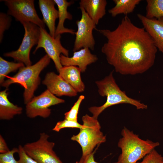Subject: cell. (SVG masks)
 <instances>
[{
	"instance_id": "15",
	"label": "cell",
	"mask_w": 163,
	"mask_h": 163,
	"mask_svg": "<svg viewBox=\"0 0 163 163\" xmlns=\"http://www.w3.org/2000/svg\"><path fill=\"white\" fill-rule=\"evenodd\" d=\"M38 4L43 16L42 20L48 27L50 35L54 37L55 21L58 18V10L55 6L56 4L54 0H39Z\"/></svg>"
},
{
	"instance_id": "13",
	"label": "cell",
	"mask_w": 163,
	"mask_h": 163,
	"mask_svg": "<svg viewBox=\"0 0 163 163\" xmlns=\"http://www.w3.org/2000/svg\"><path fill=\"white\" fill-rule=\"evenodd\" d=\"M88 48L81 49L74 52L71 57L66 56L62 54L60 56V61L62 66H78L81 72H85L87 66L96 62L98 58L95 55L92 54Z\"/></svg>"
},
{
	"instance_id": "24",
	"label": "cell",
	"mask_w": 163,
	"mask_h": 163,
	"mask_svg": "<svg viewBox=\"0 0 163 163\" xmlns=\"http://www.w3.org/2000/svg\"><path fill=\"white\" fill-rule=\"evenodd\" d=\"M82 124L79 123L77 121L64 119L57 122L53 129V131L59 132L61 129L65 128H76L79 129L82 127Z\"/></svg>"
},
{
	"instance_id": "9",
	"label": "cell",
	"mask_w": 163,
	"mask_h": 163,
	"mask_svg": "<svg viewBox=\"0 0 163 163\" xmlns=\"http://www.w3.org/2000/svg\"><path fill=\"white\" fill-rule=\"evenodd\" d=\"M65 101L64 100L59 98L47 89L40 95L34 97L26 104V114L30 118L38 116L47 118L51 113L50 107Z\"/></svg>"
},
{
	"instance_id": "19",
	"label": "cell",
	"mask_w": 163,
	"mask_h": 163,
	"mask_svg": "<svg viewBox=\"0 0 163 163\" xmlns=\"http://www.w3.org/2000/svg\"><path fill=\"white\" fill-rule=\"evenodd\" d=\"M8 90L6 88L0 92V119L9 120L14 116L22 113V107L14 104L10 102L8 98Z\"/></svg>"
},
{
	"instance_id": "21",
	"label": "cell",
	"mask_w": 163,
	"mask_h": 163,
	"mask_svg": "<svg viewBox=\"0 0 163 163\" xmlns=\"http://www.w3.org/2000/svg\"><path fill=\"white\" fill-rule=\"evenodd\" d=\"M145 16L149 19L163 17V0H147Z\"/></svg>"
},
{
	"instance_id": "4",
	"label": "cell",
	"mask_w": 163,
	"mask_h": 163,
	"mask_svg": "<svg viewBox=\"0 0 163 163\" xmlns=\"http://www.w3.org/2000/svg\"><path fill=\"white\" fill-rule=\"evenodd\" d=\"M121 135L117 144L121 150L118 158L121 163H136L160 145L158 142L142 139L126 127L122 130Z\"/></svg>"
},
{
	"instance_id": "30",
	"label": "cell",
	"mask_w": 163,
	"mask_h": 163,
	"mask_svg": "<svg viewBox=\"0 0 163 163\" xmlns=\"http://www.w3.org/2000/svg\"><path fill=\"white\" fill-rule=\"evenodd\" d=\"M10 150L3 136L0 135V153L4 154L9 152Z\"/></svg>"
},
{
	"instance_id": "16",
	"label": "cell",
	"mask_w": 163,
	"mask_h": 163,
	"mask_svg": "<svg viewBox=\"0 0 163 163\" xmlns=\"http://www.w3.org/2000/svg\"><path fill=\"white\" fill-rule=\"evenodd\" d=\"M79 4V8L85 9L96 25L106 14V0H81Z\"/></svg>"
},
{
	"instance_id": "12",
	"label": "cell",
	"mask_w": 163,
	"mask_h": 163,
	"mask_svg": "<svg viewBox=\"0 0 163 163\" xmlns=\"http://www.w3.org/2000/svg\"><path fill=\"white\" fill-rule=\"evenodd\" d=\"M42 83L56 96L75 97L77 95L78 92L68 82L54 72L47 73Z\"/></svg>"
},
{
	"instance_id": "7",
	"label": "cell",
	"mask_w": 163,
	"mask_h": 163,
	"mask_svg": "<svg viewBox=\"0 0 163 163\" xmlns=\"http://www.w3.org/2000/svg\"><path fill=\"white\" fill-rule=\"evenodd\" d=\"M49 137L45 132L40 133L37 141L23 146L25 151L38 163H63L54 151L55 143L48 140Z\"/></svg>"
},
{
	"instance_id": "3",
	"label": "cell",
	"mask_w": 163,
	"mask_h": 163,
	"mask_svg": "<svg viewBox=\"0 0 163 163\" xmlns=\"http://www.w3.org/2000/svg\"><path fill=\"white\" fill-rule=\"evenodd\" d=\"M50 60L49 56L45 55L35 64L21 68L16 75L4 81L1 86L8 88L12 84L21 85L24 88L23 97L26 104L34 97V93L40 83V74L49 65Z\"/></svg>"
},
{
	"instance_id": "17",
	"label": "cell",
	"mask_w": 163,
	"mask_h": 163,
	"mask_svg": "<svg viewBox=\"0 0 163 163\" xmlns=\"http://www.w3.org/2000/svg\"><path fill=\"white\" fill-rule=\"evenodd\" d=\"M59 75L68 82L77 92L85 89V85L82 80L80 69L73 66H64L59 71Z\"/></svg>"
},
{
	"instance_id": "29",
	"label": "cell",
	"mask_w": 163,
	"mask_h": 163,
	"mask_svg": "<svg viewBox=\"0 0 163 163\" xmlns=\"http://www.w3.org/2000/svg\"><path fill=\"white\" fill-rule=\"evenodd\" d=\"M94 152L93 151L90 154L85 157H82L83 159V163H99L95 161L94 158ZM121 163L120 160L118 159V161L113 163Z\"/></svg>"
},
{
	"instance_id": "31",
	"label": "cell",
	"mask_w": 163,
	"mask_h": 163,
	"mask_svg": "<svg viewBox=\"0 0 163 163\" xmlns=\"http://www.w3.org/2000/svg\"><path fill=\"white\" fill-rule=\"evenodd\" d=\"M75 163H83V162L82 160H80L79 161H77Z\"/></svg>"
},
{
	"instance_id": "8",
	"label": "cell",
	"mask_w": 163,
	"mask_h": 163,
	"mask_svg": "<svg viewBox=\"0 0 163 163\" xmlns=\"http://www.w3.org/2000/svg\"><path fill=\"white\" fill-rule=\"evenodd\" d=\"M34 0H3L8 8L7 14L13 17L21 23L30 22L40 28H45V24L38 16L34 7Z\"/></svg>"
},
{
	"instance_id": "23",
	"label": "cell",
	"mask_w": 163,
	"mask_h": 163,
	"mask_svg": "<svg viewBox=\"0 0 163 163\" xmlns=\"http://www.w3.org/2000/svg\"><path fill=\"white\" fill-rule=\"evenodd\" d=\"M83 95H80L71 109L64 114V119L77 121L78 114L81 104L85 99Z\"/></svg>"
},
{
	"instance_id": "25",
	"label": "cell",
	"mask_w": 163,
	"mask_h": 163,
	"mask_svg": "<svg viewBox=\"0 0 163 163\" xmlns=\"http://www.w3.org/2000/svg\"><path fill=\"white\" fill-rule=\"evenodd\" d=\"M136 163H163V157L155 149L145 156L142 161Z\"/></svg>"
},
{
	"instance_id": "22",
	"label": "cell",
	"mask_w": 163,
	"mask_h": 163,
	"mask_svg": "<svg viewBox=\"0 0 163 163\" xmlns=\"http://www.w3.org/2000/svg\"><path fill=\"white\" fill-rule=\"evenodd\" d=\"M25 66L21 62H9L0 57V83L1 84L4 81L6 76L9 73L16 71Z\"/></svg>"
},
{
	"instance_id": "2",
	"label": "cell",
	"mask_w": 163,
	"mask_h": 163,
	"mask_svg": "<svg viewBox=\"0 0 163 163\" xmlns=\"http://www.w3.org/2000/svg\"><path fill=\"white\" fill-rule=\"evenodd\" d=\"M111 72L104 79L95 82L99 94L106 97V102L100 106H92L88 108L92 116L97 119L99 115L107 108L114 105L126 104L135 106L137 109H146L147 105L128 97L125 92L122 91L117 84Z\"/></svg>"
},
{
	"instance_id": "27",
	"label": "cell",
	"mask_w": 163,
	"mask_h": 163,
	"mask_svg": "<svg viewBox=\"0 0 163 163\" xmlns=\"http://www.w3.org/2000/svg\"><path fill=\"white\" fill-rule=\"evenodd\" d=\"M18 151V148H14L7 153L0 154V163H18L14 156V154Z\"/></svg>"
},
{
	"instance_id": "26",
	"label": "cell",
	"mask_w": 163,
	"mask_h": 163,
	"mask_svg": "<svg viewBox=\"0 0 163 163\" xmlns=\"http://www.w3.org/2000/svg\"><path fill=\"white\" fill-rule=\"evenodd\" d=\"M11 19L7 14L1 12L0 13V42L1 43L3 39L4 33L9 27Z\"/></svg>"
},
{
	"instance_id": "18",
	"label": "cell",
	"mask_w": 163,
	"mask_h": 163,
	"mask_svg": "<svg viewBox=\"0 0 163 163\" xmlns=\"http://www.w3.org/2000/svg\"><path fill=\"white\" fill-rule=\"evenodd\" d=\"M58 8L59 21L56 28L55 37L65 33L74 35L75 30L66 28L64 26L66 20H71L72 15L68 11V8L73 3L72 2H68L66 0H54Z\"/></svg>"
},
{
	"instance_id": "10",
	"label": "cell",
	"mask_w": 163,
	"mask_h": 163,
	"mask_svg": "<svg viewBox=\"0 0 163 163\" xmlns=\"http://www.w3.org/2000/svg\"><path fill=\"white\" fill-rule=\"evenodd\" d=\"M40 35L38 43L34 51L35 53L38 49L42 48L51 59L53 61L57 71L63 66L60 61V56L62 54L69 56V51L61 44V35L54 37L51 36L45 28H40Z\"/></svg>"
},
{
	"instance_id": "6",
	"label": "cell",
	"mask_w": 163,
	"mask_h": 163,
	"mask_svg": "<svg viewBox=\"0 0 163 163\" xmlns=\"http://www.w3.org/2000/svg\"><path fill=\"white\" fill-rule=\"evenodd\" d=\"M24 29V34L21 43L16 50L5 53V57L13 58L15 61L24 63L26 66L31 65L30 53L33 47L37 45L40 35V27L33 23H21Z\"/></svg>"
},
{
	"instance_id": "5",
	"label": "cell",
	"mask_w": 163,
	"mask_h": 163,
	"mask_svg": "<svg viewBox=\"0 0 163 163\" xmlns=\"http://www.w3.org/2000/svg\"><path fill=\"white\" fill-rule=\"evenodd\" d=\"M82 127L79 133L73 135L72 140L77 142L80 145L82 157H85L93 151L96 146L106 141V136L101 131V126L97 119L87 114L82 116Z\"/></svg>"
},
{
	"instance_id": "11",
	"label": "cell",
	"mask_w": 163,
	"mask_h": 163,
	"mask_svg": "<svg viewBox=\"0 0 163 163\" xmlns=\"http://www.w3.org/2000/svg\"><path fill=\"white\" fill-rule=\"evenodd\" d=\"M82 13L80 19L76 21L77 30L75 32V38L73 51L88 48L91 50L94 49L95 41L93 31L96 28V25L89 17L85 9L79 8Z\"/></svg>"
},
{
	"instance_id": "20",
	"label": "cell",
	"mask_w": 163,
	"mask_h": 163,
	"mask_svg": "<svg viewBox=\"0 0 163 163\" xmlns=\"http://www.w3.org/2000/svg\"><path fill=\"white\" fill-rule=\"evenodd\" d=\"M141 1L140 0H113L115 5L109 9L108 12L113 17L121 14L127 15L134 11L136 6Z\"/></svg>"
},
{
	"instance_id": "14",
	"label": "cell",
	"mask_w": 163,
	"mask_h": 163,
	"mask_svg": "<svg viewBox=\"0 0 163 163\" xmlns=\"http://www.w3.org/2000/svg\"><path fill=\"white\" fill-rule=\"evenodd\" d=\"M137 16L157 49L163 54V17L149 19L140 14H138Z\"/></svg>"
},
{
	"instance_id": "1",
	"label": "cell",
	"mask_w": 163,
	"mask_h": 163,
	"mask_svg": "<svg viewBox=\"0 0 163 163\" xmlns=\"http://www.w3.org/2000/svg\"><path fill=\"white\" fill-rule=\"evenodd\" d=\"M95 29L107 39L101 51L116 72L142 74L154 65L157 49L153 40L143 27L135 25L127 15L113 30Z\"/></svg>"
},
{
	"instance_id": "28",
	"label": "cell",
	"mask_w": 163,
	"mask_h": 163,
	"mask_svg": "<svg viewBox=\"0 0 163 163\" xmlns=\"http://www.w3.org/2000/svg\"><path fill=\"white\" fill-rule=\"evenodd\" d=\"M18 148L17 153L19 157L18 163H38L26 153L23 146L20 145Z\"/></svg>"
}]
</instances>
